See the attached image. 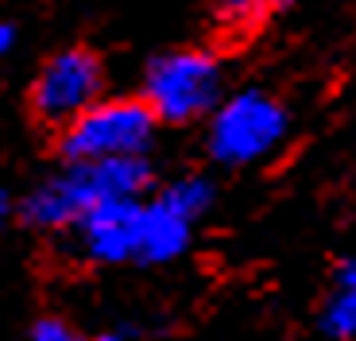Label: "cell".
Segmentation results:
<instances>
[{
	"mask_svg": "<svg viewBox=\"0 0 356 341\" xmlns=\"http://www.w3.org/2000/svg\"><path fill=\"white\" fill-rule=\"evenodd\" d=\"M155 170L147 159H97V163H66L63 170L47 175L27 190L19 202V217L31 229H74L86 214L105 202L143 198Z\"/></svg>",
	"mask_w": 356,
	"mask_h": 341,
	"instance_id": "6da1fadb",
	"label": "cell"
},
{
	"mask_svg": "<svg viewBox=\"0 0 356 341\" xmlns=\"http://www.w3.org/2000/svg\"><path fill=\"white\" fill-rule=\"evenodd\" d=\"M291 136V109L264 86H244L225 93V101L205 120V152L217 167L244 170L279 155Z\"/></svg>",
	"mask_w": 356,
	"mask_h": 341,
	"instance_id": "7a4b0ae2",
	"label": "cell"
},
{
	"mask_svg": "<svg viewBox=\"0 0 356 341\" xmlns=\"http://www.w3.org/2000/svg\"><path fill=\"white\" fill-rule=\"evenodd\" d=\"M143 101L159 125H197L209 120L225 101V66L213 51L178 47L155 54L143 70Z\"/></svg>",
	"mask_w": 356,
	"mask_h": 341,
	"instance_id": "3957f363",
	"label": "cell"
},
{
	"mask_svg": "<svg viewBox=\"0 0 356 341\" xmlns=\"http://www.w3.org/2000/svg\"><path fill=\"white\" fill-rule=\"evenodd\" d=\"M159 132V117L143 97H105L63 128L58 152L66 163L147 159Z\"/></svg>",
	"mask_w": 356,
	"mask_h": 341,
	"instance_id": "277c9868",
	"label": "cell"
},
{
	"mask_svg": "<svg viewBox=\"0 0 356 341\" xmlns=\"http://www.w3.org/2000/svg\"><path fill=\"white\" fill-rule=\"evenodd\" d=\"M105 93V66L89 47H66V51L51 54L39 66L35 81H31V113L43 125L66 128L78 120L86 109H93Z\"/></svg>",
	"mask_w": 356,
	"mask_h": 341,
	"instance_id": "5b68a950",
	"label": "cell"
},
{
	"mask_svg": "<svg viewBox=\"0 0 356 341\" xmlns=\"http://www.w3.org/2000/svg\"><path fill=\"white\" fill-rule=\"evenodd\" d=\"M143 202L147 198H124V202H105L93 214H86L74 233L86 260L120 268V264H140L143 248Z\"/></svg>",
	"mask_w": 356,
	"mask_h": 341,
	"instance_id": "8992f818",
	"label": "cell"
},
{
	"mask_svg": "<svg viewBox=\"0 0 356 341\" xmlns=\"http://www.w3.org/2000/svg\"><path fill=\"white\" fill-rule=\"evenodd\" d=\"M318 330L330 341H356V256L333 264L318 303Z\"/></svg>",
	"mask_w": 356,
	"mask_h": 341,
	"instance_id": "52a82bcc",
	"label": "cell"
},
{
	"mask_svg": "<svg viewBox=\"0 0 356 341\" xmlns=\"http://www.w3.org/2000/svg\"><path fill=\"white\" fill-rule=\"evenodd\" d=\"M291 0H205V8L225 31L232 35H252L259 27H267Z\"/></svg>",
	"mask_w": 356,
	"mask_h": 341,
	"instance_id": "ba28073f",
	"label": "cell"
},
{
	"mask_svg": "<svg viewBox=\"0 0 356 341\" xmlns=\"http://www.w3.org/2000/svg\"><path fill=\"white\" fill-rule=\"evenodd\" d=\"M159 198L178 217H186V221L197 225L209 209H213L217 187H213V179H205V175H178L167 187H159Z\"/></svg>",
	"mask_w": 356,
	"mask_h": 341,
	"instance_id": "9c48e42d",
	"label": "cell"
},
{
	"mask_svg": "<svg viewBox=\"0 0 356 341\" xmlns=\"http://www.w3.org/2000/svg\"><path fill=\"white\" fill-rule=\"evenodd\" d=\"M27 341H124V338H120V333H86V330H78V326H70L66 318L47 315L31 326Z\"/></svg>",
	"mask_w": 356,
	"mask_h": 341,
	"instance_id": "30bf717a",
	"label": "cell"
},
{
	"mask_svg": "<svg viewBox=\"0 0 356 341\" xmlns=\"http://www.w3.org/2000/svg\"><path fill=\"white\" fill-rule=\"evenodd\" d=\"M12 47H16V27L0 19V63L8 58V51H12Z\"/></svg>",
	"mask_w": 356,
	"mask_h": 341,
	"instance_id": "8fae6325",
	"label": "cell"
},
{
	"mask_svg": "<svg viewBox=\"0 0 356 341\" xmlns=\"http://www.w3.org/2000/svg\"><path fill=\"white\" fill-rule=\"evenodd\" d=\"M8 214H12V202H8V194L0 190V229H4V221H8Z\"/></svg>",
	"mask_w": 356,
	"mask_h": 341,
	"instance_id": "7c38bea8",
	"label": "cell"
}]
</instances>
